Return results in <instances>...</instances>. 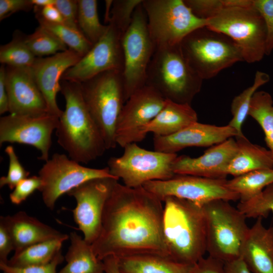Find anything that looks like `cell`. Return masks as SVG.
I'll return each mask as SVG.
<instances>
[{"label": "cell", "mask_w": 273, "mask_h": 273, "mask_svg": "<svg viewBox=\"0 0 273 273\" xmlns=\"http://www.w3.org/2000/svg\"><path fill=\"white\" fill-rule=\"evenodd\" d=\"M163 201L143 187L118 182L103 213L99 235L92 244L98 258L141 253L168 256L163 233Z\"/></svg>", "instance_id": "6da1fadb"}, {"label": "cell", "mask_w": 273, "mask_h": 273, "mask_svg": "<svg viewBox=\"0 0 273 273\" xmlns=\"http://www.w3.org/2000/svg\"><path fill=\"white\" fill-rule=\"evenodd\" d=\"M61 86L65 109L56 129L57 142L70 159L88 163L104 154L105 142L86 106L80 83L61 80Z\"/></svg>", "instance_id": "7a4b0ae2"}, {"label": "cell", "mask_w": 273, "mask_h": 273, "mask_svg": "<svg viewBox=\"0 0 273 273\" xmlns=\"http://www.w3.org/2000/svg\"><path fill=\"white\" fill-rule=\"evenodd\" d=\"M163 202V233L168 256L177 262L193 265L207 252L203 207L174 197H166Z\"/></svg>", "instance_id": "3957f363"}, {"label": "cell", "mask_w": 273, "mask_h": 273, "mask_svg": "<svg viewBox=\"0 0 273 273\" xmlns=\"http://www.w3.org/2000/svg\"><path fill=\"white\" fill-rule=\"evenodd\" d=\"M203 79L191 67L180 44L156 48L148 66L146 84L165 99L191 104Z\"/></svg>", "instance_id": "277c9868"}, {"label": "cell", "mask_w": 273, "mask_h": 273, "mask_svg": "<svg viewBox=\"0 0 273 273\" xmlns=\"http://www.w3.org/2000/svg\"><path fill=\"white\" fill-rule=\"evenodd\" d=\"M80 83L86 106L107 150L115 148L116 125L125 103L122 71H107Z\"/></svg>", "instance_id": "5b68a950"}, {"label": "cell", "mask_w": 273, "mask_h": 273, "mask_svg": "<svg viewBox=\"0 0 273 273\" xmlns=\"http://www.w3.org/2000/svg\"><path fill=\"white\" fill-rule=\"evenodd\" d=\"M229 202L216 200L202 205L207 253L224 263L241 258V248L249 229L245 215Z\"/></svg>", "instance_id": "8992f818"}, {"label": "cell", "mask_w": 273, "mask_h": 273, "mask_svg": "<svg viewBox=\"0 0 273 273\" xmlns=\"http://www.w3.org/2000/svg\"><path fill=\"white\" fill-rule=\"evenodd\" d=\"M180 46L191 67L203 80L244 61L240 49L231 38L207 26L189 34Z\"/></svg>", "instance_id": "52a82bcc"}, {"label": "cell", "mask_w": 273, "mask_h": 273, "mask_svg": "<svg viewBox=\"0 0 273 273\" xmlns=\"http://www.w3.org/2000/svg\"><path fill=\"white\" fill-rule=\"evenodd\" d=\"M206 26L231 38L240 49L244 61L256 63L266 55V26L253 2L248 6H224L207 20Z\"/></svg>", "instance_id": "ba28073f"}, {"label": "cell", "mask_w": 273, "mask_h": 273, "mask_svg": "<svg viewBox=\"0 0 273 273\" xmlns=\"http://www.w3.org/2000/svg\"><path fill=\"white\" fill-rule=\"evenodd\" d=\"M142 4L156 48L180 44L189 34L207 24L184 0H143Z\"/></svg>", "instance_id": "9c48e42d"}, {"label": "cell", "mask_w": 273, "mask_h": 273, "mask_svg": "<svg viewBox=\"0 0 273 273\" xmlns=\"http://www.w3.org/2000/svg\"><path fill=\"white\" fill-rule=\"evenodd\" d=\"M119 157H111L108 161L110 174L121 179L123 185L138 188L150 181L166 180L175 174L173 163L177 157L176 153L150 151L131 143L123 147Z\"/></svg>", "instance_id": "30bf717a"}, {"label": "cell", "mask_w": 273, "mask_h": 273, "mask_svg": "<svg viewBox=\"0 0 273 273\" xmlns=\"http://www.w3.org/2000/svg\"><path fill=\"white\" fill-rule=\"evenodd\" d=\"M142 4L136 8L131 23L122 38L125 102L146 85L148 66L156 49L149 32L147 16Z\"/></svg>", "instance_id": "8fae6325"}, {"label": "cell", "mask_w": 273, "mask_h": 273, "mask_svg": "<svg viewBox=\"0 0 273 273\" xmlns=\"http://www.w3.org/2000/svg\"><path fill=\"white\" fill-rule=\"evenodd\" d=\"M38 176L42 183L39 191L43 201L51 210L54 208L60 197L86 181L98 178H116L110 174L108 166L103 168L85 167L65 154L57 153L43 164Z\"/></svg>", "instance_id": "7c38bea8"}, {"label": "cell", "mask_w": 273, "mask_h": 273, "mask_svg": "<svg viewBox=\"0 0 273 273\" xmlns=\"http://www.w3.org/2000/svg\"><path fill=\"white\" fill-rule=\"evenodd\" d=\"M226 181V178L175 174L168 179L148 181L143 187L162 201L174 197L202 206L216 200H240L239 195L227 187Z\"/></svg>", "instance_id": "4fadbf2b"}, {"label": "cell", "mask_w": 273, "mask_h": 273, "mask_svg": "<svg viewBox=\"0 0 273 273\" xmlns=\"http://www.w3.org/2000/svg\"><path fill=\"white\" fill-rule=\"evenodd\" d=\"M165 99L153 87L145 85L125 102L116 127L115 141L123 148L142 141L146 136L145 127L161 111Z\"/></svg>", "instance_id": "5bb4252c"}, {"label": "cell", "mask_w": 273, "mask_h": 273, "mask_svg": "<svg viewBox=\"0 0 273 273\" xmlns=\"http://www.w3.org/2000/svg\"><path fill=\"white\" fill-rule=\"evenodd\" d=\"M118 179L114 177L98 178L86 181L70 191L68 195L76 201L72 210L74 221L92 244L100 232L106 203Z\"/></svg>", "instance_id": "9a60e30c"}, {"label": "cell", "mask_w": 273, "mask_h": 273, "mask_svg": "<svg viewBox=\"0 0 273 273\" xmlns=\"http://www.w3.org/2000/svg\"><path fill=\"white\" fill-rule=\"evenodd\" d=\"M123 34L113 24H108L103 36L85 55L65 72L61 80L81 83L107 71L123 72Z\"/></svg>", "instance_id": "2e32d148"}, {"label": "cell", "mask_w": 273, "mask_h": 273, "mask_svg": "<svg viewBox=\"0 0 273 273\" xmlns=\"http://www.w3.org/2000/svg\"><path fill=\"white\" fill-rule=\"evenodd\" d=\"M59 118L49 114L38 116L10 114L0 118V145L17 143L32 146L40 152L38 159L49 160L52 135Z\"/></svg>", "instance_id": "e0dca14e"}, {"label": "cell", "mask_w": 273, "mask_h": 273, "mask_svg": "<svg viewBox=\"0 0 273 273\" xmlns=\"http://www.w3.org/2000/svg\"><path fill=\"white\" fill-rule=\"evenodd\" d=\"M6 66V84L10 114L38 116L48 114L47 106L31 67Z\"/></svg>", "instance_id": "ac0fdd59"}, {"label": "cell", "mask_w": 273, "mask_h": 273, "mask_svg": "<svg viewBox=\"0 0 273 273\" xmlns=\"http://www.w3.org/2000/svg\"><path fill=\"white\" fill-rule=\"evenodd\" d=\"M77 53L68 49L46 58H37L31 67L35 80L45 100L48 113L59 118L63 111L56 97L61 92V81L65 72L81 58Z\"/></svg>", "instance_id": "d6986e66"}, {"label": "cell", "mask_w": 273, "mask_h": 273, "mask_svg": "<svg viewBox=\"0 0 273 273\" xmlns=\"http://www.w3.org/2000/svg\"><path fill=\"white\" fill-rule=\"evenodd\" d=\"M236 130L229 124L225 126L195 122L169 136H154V150L176 153L190 147H211L236 137Z\"/></svg>", "instance_id": "ffe728a7"}, {"label": "cell", "mask_w": 273, "mask_h": 273, "mask_svg": "<svg viewBox=\"0 0 273 273\" xmlns=\"http://www.w3.org/2000/svg\"><path fill=\"white\" fill-rule=\"evenodd\" d=\"M237 149L236 141L231 138L211 146L198 157L177 156L173 163V171L175 174L226 178V168Z\"/></svg>", "instance_id": "44dd1931"}, {"label": "cell", "mask_w": 273, "mask_h": 273, "mask_svg": "<svg viewBox=\"0 0 273 273\" xmlns=\"http://www.w3.org/2000/svg\"><path fill=\"white\" fill-rule=\"evenodd\" d=\"M256 218L243 242L241 258L252 273H273V225Z\"/></svg>", "instance_id": "7402d4cb"}, {"label": "cell", "mask_w": 273, "mask_h": 273, "mask_svg": "<svg viewBox=\"0 0 273 273\" xmlns=\"http://www.w3.org/2000/svg\"><path fill=\"white\" fill-rule=\"evenodd\" d=\"M0 222L6 226L12 238L15 253L40 242L69 238V235L61 233L23 211L13 215L1 216Z\"/></svg>", "instance_id": "603a6c76"}, {"label": "cell", "mask_w": 273, "mask_h": 273, "mask_svg": "<svg viewBox=\"0 0 273 273\" xmlns=\"http://www.w3.org/2000/svg\"><path fill=\"white\" fill-rule=\"evenodd\" d=\"M198 121V115L189 104L178 103L166 100L157 115L144 128V133L154 136L172 135Z\"/></svg>", "instance_id": "cb8c5ba5"}, {"label": "cell", "mask_w": 273, "mask_h": 273, "mask_svg": "<svg viewBox=\"0 0 273 273\" xmlns=\"http://www.w3.org/2000/svg\"><path fill=\"white\" fill-rule=\"evenodd\" d=\"M236 139L237 149L226 168L227 175L235 177L254 170L273 168V155L269 150L252 144L244 135Z\"/></svg>", "instance_id": "d4e9b609"}, {"label": "cell", "mask_w": 273, "mask_h": 273, "mask_svg": "<svg viewBox=\"0 0 273 273\" xmlns=\"http://www.w3.org/2000/svg\"><path fill=\"white\" fill-rule=\"evenodd\" d=\"M117 258L120 273H191L193 266L156 253L136 254Z\"/></svg>", "instance_id": "484cf974"}, {"label": "cell", "mask_w": 273, "mask_h": 273, "mask_svg": "<svg viewBox=\"0 0 273 273\" xmlns=\"http://www.w3.org/2000/svg\"><path fill=\"white\" fill-rule=\"evenodd\" d=\"M70 245L65 255L66 265L57 273H105L104 264L92 244L75 232L70 233Z\"/></svg>", "instance_id": "4316f807"}, {"label": "cell", "mask_w": 273, "mask_h": 273, "mask_svg": "<svg viewBox=\"0 0 273 273\" xmlns=\"http://www.w3.org/2000/svg\"><path fill=\"white\" fill-rule=\"evenodd\" d=\"M66 240L54 239L32 245L15 253L7 263L16 267L48 264L61 251L62 244Z\"/></svg>", "instance_id": "83f0119b"}, {"label": "cell", "mask_w": 273, "mask_h": 273, "mask_svg": "<svg viewBox=\"0 0 273 273\" xmlns=\"http://www.w3.org/2000/svg\"><path fill=\"white\" fill-rule=\"evenodd\" d=\"M272 184L273 168L252 171L226 181L227 187L239 195L241 202L256 197Z\"/></svg>", "instance_id": "f1b7e54d"}, {"label": "cell", "mask_w": 273, "mask_h": 273, "mask_svg": "<svg viewBox=\"0 0 273 273\" xmlns=\"http://www.w3.org/2000/svg\"><path fill=\"white\" fill-rule=\"evenodd\" d=\"M248 115L259 124L265 142L273 155V100L267 92L256 91L251 99Z\"/></svg>", "instance_id": "f546056e"}, {"label": "cell", "mask_w": 273, "mask_h": 273, "mask_svg": "<svg viewBox=\"0 0 273 273\" xmlns=\"http://www.w3.org/2000/svg\"><path fill=\"white\" fill-rule=\"evenodd\" d=\"M270 77L265 72L257 71L255 74L254 82L252 85L244 89L241 94L236 96L231 104V111L233 117L229 125L235 128L238 136L243 135L242 125L248 116L251 99L259 87L267 83Z\"/></svg>", "instance_id": "4dcf8cb0"}, {"label": "cell", "mask_w": 273, "mask_h": 273, "mask_svg": "<svg viewBox=\"0 0 273 273\" xmlns=\"http://www.w3.org/2000/svg\"><path fill=\"white\" fill-rule=\"evenodd\" d=\"M39 25L42 27L63 42L67 47L77 53L82 57L92 49L93 44L79 30L73 29L64 23L48 21L35 13Z\"/></svg>", "instance_id": "1f68e13d"}, {"label": "cell", "mask_w": 273, "mask_h": 273, "mask_svg": "<svg viewBox=\"0 0 273 273\" xmlns=\"http://www.w3.org/2000/svg\"><path fill=\"white\" fill-rule=\"evenodd\" d=\"M77 22L79 28L94 46L106 32L107 25L101 23L96 0H78Z\"/></svg>", "instance_id": "d6a6232c"}, {"label": "cell", "mask_w": 273, "mask_h": 273, "mask_svg": "<svg viewBox=\"0 0 273 273\" xmlns=\"http://www.w3.org/2000/svg\"><path fill=\"white\" fill-rule=\"evenodd\" d=\"M36 57L24 40V34L17 31L12 40L0 48V62L5 66L23 68L31 67Z\"/></svg>", "instance_id": "836d02e7"}, {"label": "cell", "mask_w": 273, "mask_h": 273, "mask_svg": "<svg viewBox=\"0 0 273 273\" xmlns=\"http://www.w3.org/2000/svg\"><path fill=\"white\" fill-rule=\"evenodd\" d=\"M24 40L36 58L52 56L68 49L58 38L39 25L32 33L24 34Z\"/></svg>", "instance_id": "e575fe53"}, {"label": "cell", "mask_w": 273, "mask_h": 273, "mask_svg": "<svg viewBox=\"0 0 273 273\" xmlns=\"http://www.w3.org/2000/svg\"><path fill=\"white\" fill-rule=\"evenodd\" d=\"M237 208L246 218H266L273 213V184L266 187L256 197L239 203Z\"/></svg>", "instance_id": "d590c367"}, {"label": "cell", "mask_w": 273, "mask_h": 273, "mask_svg": "<svg viewBox=\"0 0 273 273\" xmlns=\"http://www.w3.org/2000/svg\"><path fill=\"white\" fill-rule=\"evenodd\" d=\"M143 0L112 1L108 24L111 23L124 34L130 25L133 13Z\"/></svg>", "instance_id": "8d00e7d4"}, {"label": "cell", "mask_w": 273, "mask_h": 273, "mask_svg": "<svg viewBox=\"0 0 273 273\" xmlns=\"http://www.w3.org/2000/svg\"><path fill=\"white\" fill-rule=\"evenodd\" d=\"M5 151L9 159V168L7 175L0 178V187L8 186L14 190L20 181L29 176L30 172L21 164L12 146H8Z\"/></svg>", "instance_id": "74e56055"}, {"label": "cell", "mask_w": 273, "mask_h": 273, "mask_svg": "<svg viewBox=\"0 0 273 273\" xmlns=\"http://www.w3.org/2000/svg\"><path fill=\"white\" fill-rule=\"evenodd\" d=\"M198 17L208 20L215 16L224 7L223 0H184Z\"/></svg>", "instance_id": "f35d334b"}, {"label": "cell", "mask_w": 273, "mask_h": 273, "mask_svg": "<svg viewBox=\"0 0 273 273\" xmlns=\"http://www.w3.org/2000/svg\"><path fill=\"white\" fill-rule=\"evenodd\" d=\"M254 7L263 17L266 30V55L273 51V0H253Z\"/></svg>", "instance_id": "ab89813d"}, {"label": "cell", "mask_w": 273, "mask_h": 273, "mask_svg": "<svg viewBox=\"0 0 273 273\" xmlns=\"http://www.w3.org/2000/svg\"><path fill=\"white\" fill-rule=\"evenodd\" d=\"M64 260L61 251L49 263L40 265L16 267L0 262V269L3 273H57V266Z\"/></svg>", "instance_id": "60d3db41"}, {"label": "cell", "mask_w": 273, "mask_h": 273, "mask_svg": "<svg viewBox=\"0 0 273 273\" xmlns=\"http://www.w3.org/2000/svg\"><path fill=\"white\" fill-rule=\"evenodd\" d=\"M41 184L38 175H33L23 179L17 185L10 194L11 202L16 205L21 204L36 190L39 191Z\"/></svg>", "instance_id": "b9f144b4"}, {"label": "cell", "mask_w": 273, "mask_h": 273, "mask_svg": "<svg viewBox=\"0 0 273 273\" xmlns=\"http://www.w3.org/2000/svg\"><path fill=\"white\" fill-rule=\"evenodd\" d=\"M55 6L61 13L65 24L80 31L77 22L78 1L56 0Z\"/></svg>", "instance_id": "7bdbcfd3"}, {"label": "cell", "mask_w": 273, "mask_h": 273, "mask_svg": "<svg viewBox=\"0 0 273 273\" xmlns=\"http://www.w3.org/2000/svg\"><path fill=\"white\" fill-rule=\"evenodd\" d=\"M33 7L31 0H0V21L20 11H29Z\"/></svg>", "instance_id": "ee69618b"}, {"label": "cell", "mask_w": 273, "mask_h": 273, "mask_svg": "<svg viewBox=\"0 0 273 273\" xmlns=\"http://www.w3.org/2000/svg\"><path fill=\"white\" fill-rule=\"evenodd\" d=\"M224 264L210 256L203 257L193 265L191 273H226Z\"/></svg>", "instance_id": "f6af8a7d"}, {"label": "cell", "mask_w": 273, "mask_h": 273, "mask_svg": "<svg viewBox=\"0 0 273 273\" xmlns=\"http://www.w3.org/2000/svg\"><path fill=\"white\" fill-rule=\"evenodd\" d=\"M12 238L3 223L0 222V262L7 263L9 253L14 250Z\"/></svg>", "instance_id": "bcb514c9"}, {"label": "cell", "mask_w": 273, "mask_h": 273, "mask_svg": "<svg viewBox=\"0 0 273 273\" xmlns=\"http://www.w3.org/2000/svg\"><path fill=\"white\" fill-rule=\"evenodd\" d=\"M33 9L35 13L39 14L48 21L64 23L63 18L55 5L43 7L34 6Z\"/></svg>", "instance_id": "7dc6e473"}, {"label": "cell", "mask_w": 273, "mask_h": 273, "mask_svg": "<svg viewBox=\"0 0 273 273\" xmlns=\"http://www.w3.org/2000/svg\"><path fill=\"white\" fill-rule=\"evenodd\" d=\"M6 66L0 67V114L9 112V99L6 84Z\"/></svg>", "instance_id": "c3c4849f"}, {"label": "cell", "mask_w": 273, "mask_h": 273, "mask_svg": "<svg viewBox=\"0 0 273 273\" xmlns=\"http://www.w3.org/2000/svg\"><path fill=\"white\" fill-rule=\"evenodd\" d=\"M224 268L226 273H252L241 258L225 263Z\"/></svg>", "instance_id": "681fc988"}, {"label": "cell", "mask_w": 273, "mask_h": 273, "mask_svg": "<svg viewBox=\"0 0 273 273\" xmlns=\"http://www.w3.org/2000/svg\"><path fill=\"white\" fill-rule=\"evenodd\" d=\"M103 261L104 264L105 273H120L117 263V258L113 256L105 258Z\"/></svg>", "instance_id": "f907efd6"}, {"label": "cell", "mask_w": 273, "mask_h": 273, "mask_svg": "<svg viewBox=\"0 0 273 273\" xmlns=\"http://www.w3.org/2000/svg\"><path fill=\"white\" fill-rule=\"evenodd\" d=\"M56 0H31L34 6L43 7L50 5H54Z\"/></svg>", "instance_id": "816d5d0a"}]
</instances>
